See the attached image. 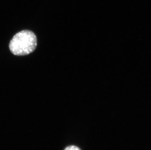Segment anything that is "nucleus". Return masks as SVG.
Segmentation results:
<instances>
[{"label": "nucleus", "mask_w": 151, "mask_h": 150, "mask_svg": "<svg viewBox=\"0 0 151 150\" xmlns=\"http://www.w3.org/2000/svg\"><path fill=\"white\" fill-rule=\"evenodd\" d=\"M37 46V38L29 30L20 31L15 34L9 44L10 51L15 55H27L32 52Z\"/></svg>", "instance_id": "1"}, {"label": "nucleus", "mask_w": 151, "mask_h": 150, "mask_svg": "<svg viewBox=\"0 0 151 150\" xmlns=\"http://www.w3.org/2000/svg\"><path fill=\"white\" fill-rule=\"evenodd\" d=\"M64 150H81L78 147H77L76 146H68L67 147H66Z\"/></svg>", "instance_id": "2"}]
</instances>
